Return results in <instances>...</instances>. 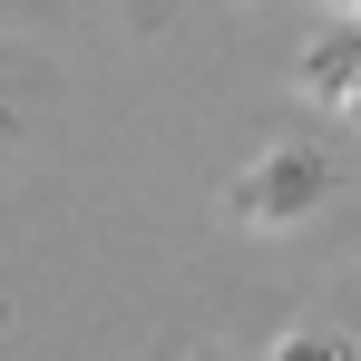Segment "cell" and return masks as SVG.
Returning a JSON list of instances; mask_svg holds the SVG:
<instances>
[{
  "mask_svg": "<svg viewBox=\"0 0 361 361\" xmlns=\"http://www.w3.org/2000/svg\"><path fill=\"white\" fill-rule=\"evenodd\" d=\"M274 361H342V352H312V332H302V342H283Z\"/></svg>",
  "mask_w": 361,
  "mask_h": 361,
  "instance_id": "6da1fadb",
  "label": "cell"
}]
</instances>
